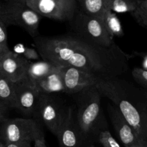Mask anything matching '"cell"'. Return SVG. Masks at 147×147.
<instances>
[{
	"mask_svg": "<svg viewBox=\"0 0 147 147\" xmlns=\"http://www.w3.org/2000/svg\"><path fill=\"white\" fill-rule=\"evenodd\" d=\"M34 43L42 60L60 67H77L102 78L125 74L131 57L116 43L104 47L73 32L53 37L39 35Z\"/></svg>",
	"mask_w": 147,
	"mask_h": 147,
	"instance_id": "obj_1",
	"label": "cell"
},
{
	"mask_svg": "<svg viewBox=\"0 0 147 147\" xmlns=\"http://www.w3.org/2000/svg\"><path fill=\"white\" fill-rule=\"evenodd\" d=\"M96 86L119 109L139 139L147 142V90L120 76L103 78Z\"/></svg>",
	"mask_w": 147,
	"mask_h": 147,
	"instance_id": "obj_2",
	"label": "cell"
},
{
	"mask_svg": "<svg viewBox=\"0 0 147 147\" xmlns=\"http://www.w3.org/2000/svg\"><path fill=\"white\" fill-rule=\"evenodd\" d=\"M74 96L76 121L87 145L97 142L99 134L109 129L101 108L102 95L96 86L84 89Z\"/></svg>",
	"mask_w": 147,
	"mask_h": 147,
	"instance_id": "obj_3",
	"label": "cell"
},
{
	"mask_svg": "<svg viewBox=\"0 0 147 147\" xmlns=\"http://www.w3.org/2000/svg\"><path fill=\"white\" fill-rule=\"evenodd\" d=\"M42 16L27 5L26 2L0 1V18L7 27L17 26L24 29L33 39L40 35L39 27Z\"/></svg>",
	"mask_w": 147,
	"mask_h": 147,
	"instance_id": "obj_4",
	"label": "cell"
},
{
	"mask_svg": "<svg viewBox=\"0 0 147 147\" xmlns=\"http://www.w3.org/2000/svg\"><path fill=\"white\" fill-rule=\"evenodd\" d=\"M70 22L71 32L88 41L104 47H110L116 43L114 38L108 32L101 17L79 10Z\"/></svg>",
	"mask_w": 147,
	"mask_h": 147,
	"instance_id": "obj_5",
	"label": "cell"
},
{
	"mask_svg": "<svg viewBox=\"0 0 147 147\" xmlns=\"http://www.w3.org/2000/svg\"><path fill=\"white\" fill-rule=\"evenodd\" d=\"M68 107L57 94H40L32 117L56 136Z\"/></svg>",
	"mask_w": 147,
	"mask_h": 147,
	"instance_id": "obj_6",
	"label": "cell"
},
{
	"mask_svg": "<svg viewBox=\"0 0 147 147\" xmlns=\"http://www.w3.org/2000/svg\"><path fill=\"white\" fill-rule=\"evenodd\" d=\"M42 137L45 134L42 125L34 119H7L1 123L0 140L2 144L22 142L32 143Z\"/></svg>",
	"mask_w": 147,
	"mask_h": 147,
	"instance_id": "obj_7",
	"label": "cell"
},
{
	"mask_svg": "<svg viewBox=\"0 0 147 147\" xmlns=\"http://www.w3.org/2000/svg\"><path fill=\"white\" fill-rule=\"evenodd\" d=\"M28 7L45 17L58 21L70 22L77 12V7L56 0H25Z\"/></svg>",
	"mask_w": 147,
	"mask_h": 147,
	"instance_id": "obj_8",
	"label": "cell"
},
{
	"mask_svg": "<svg viewBox=\"0 0 147 147\" xmlns=\"http://www.w3.org/2000/svg\"><path fill=\"white\" fill-rule=\"evenodd\" d=\"M65 93L75 95L84 89L96 86L103 78L96 74L72 67H62Z\"/></svg>",
	"mask_w": 147,
	"mask_h": 147,
	"instance_id": "obj_9",
	"label": "cell"
},
{
	"mask_svg": "<svg viewBox=\"0 0 147 147\" xmlns=\"http://www.w3.org/2000/svg\"><path fill=\"white\" fill-rule=\"evenodd\" d=\"M60 147H87L78 125L74 106L70 105L57 136Z\"/></svg>",
	"mask_w": 147,
	"mask_h": 147,
	"instance_id": "obj_10",
	"label": "cell"
},
{
	"mask_svg": "<svg viewBox=\"0 0 147 147\" xmlns=\"http://www.w3.org/2000/svg\"><path fill=\"white\" fill-rule=\"evenodd\" d=\"M16 109L28 117H32L41 93L27 78L14 83Z\"/></svg>",
	"mask_w": 147,
	"mask_h": 147,
	"instance_id": "obj_11",
	"label": "cell"
},
{
	"mask_svg": "<svg viewBox=\"0 0 147 147\" xmlns=\"http://www.w3.org/2000/svg\"><path fill=\"white\" fill-rule=\"evenodd\" d=\"M30 61L12 51L0 56V73L15 83L27 77Z\"/></svg>",
	"mask_w": 147,
	"mask_h": 147,
	"instance_id": "obj_12",
	"label": "cell"
},
{
	"mask_svg": "<svg viewBox=\"0 0 147 147\" xmlns=\"http://www.w3.org/2000/svg\"><path fill=\"white\" fill-rule=\"evenodd\" d=\"M108 113L112 126L123 146L129 147L140 139L133 127L112 103L108 105Z\"/></svg>",
	"mask_w": 147,
	"mask_h": 147,
	"instance_id": "obj_13",
	"label": "cell"
},
{
	"mask_svg": "<svg viewBox=\"0 0 147 147\" xmlns=\"http://www.w3.org/2000/svg\"><path fill=\"white\" fill-rule=\"evenodd\" d=\"M34 86L41 94L65 93L62 67H56L44 78L37 80Z\"/></svg>",
	"mask_w": 147,
	"mask_h": 147,
	"instance_id": "obj_14",
	"label": "cell"
},
{
	"mask_svg": "<svg viewBox=\"0 0 147 147\" xmlns=\"http://www.w3.org/2000/svg\"><path fill=\"white\" fill-rule=\"evenodd\" d=\"M57 67L58 66L46 60L30 61L26 78L34 84L37 80L44 78Z\"/></svg>",
	"mask_w": 147,
	"mask_h": 147,
	"instance_id": "obj_15",
	"label": "cell"
},
{
	"mask_svg": "<svg viewBox=\"0 0 147 147\" xmlns=\"http://www.w3.org/2000/svg\"><path fill=\"white\" fill-rule=\"evenodd\" d=\"M0 101L9 109H16L14 83L0 73Z\"/></svg>",
	"mask_w": 147,
	"mask_h": 147,
	"instance_id": "obj_16",
	"label": "cell"
},
{
	"mask_svg": "<svg viewBox=\"0 0 147 147\" xmlns=\"http://www.w3.org/2000/svg\"><path fill=\"white\" fill-rule=\"evenodd\" d=\"M108 32L114 38L115 37H122L124 34L121 21L116 13L106 9L101 17Z\"/></svg>",
	"mask_w": 147,
	"mask_h": 147,
	"instance_id": "obj_17",
	"label": "cell"
},
{
	"mask_svg": "<svg viewBox=\"0 0 147 147\" xmlns=\"http://www.w3.org/2000/svg\"><path fill=\"white\" fill-rule=\"evenodd\" d=\"M80 10L90 15L101 17L106 9L103 0H76Z\"/></svg>",
	"mask_w": 147,
	"mask_h": 147,
	"instance_id": "obj_18",
	"label": "cell"
},
{
	"mask_svg": "<svg viewBox=\"0 0 147 147\" xmlns=\"http://www.w3.org/2000/svg\"><path fill=\"white\" fill-rule=\"evenodd\" d=\"M106 9L115 13H133L139 7V3L129 0H103Z\"/></svg>",
	"mask_w": 147,
	"mask_h": 147,
	"instance_id": "obj_19",
	"label": "cell"
},
{
	"mask_svg": "<svg viewBox=\"0 0 147 147\" xmlns=\"http://www.w3.org/2000/svg\"><path fill=\"white\" fill-rule=\"evenodd\" d=\"M103 147H121L119 142L112 136L110 131H103L100 132L98 137V141Z\"/></svg>",
	"mask_w": 147,
	"mask_h": 147,
	"instance_id": "obj_20",
	"label": "cell"
},
{
	"mask_svg": "<svg viewBox=\"0 0 147 147\" xmlns=\"http://www.w3.org/2000/svg\"><path fill=\"white\" fill-rule=\"evenodd\" d=\"M7 27L4 22L0 18V56L11 51L7 43Z\"/></svg>",
	"mask_w": 147,
	"mask_h": 147,
	"instance_id": "obj_21",
	"label": "cell"
},
{
	"mask_svg": "<svg viewBox=\"0 0 147 147\" xmlns=\"http://www.w3.org/2000/svg\"><path fill=\"white\" fill-rule=\"evenodd\" d=\"M131 75L136 83L147 89V70L141 67H135L132 70Z\"/></svg>",
	"mask_w": 147,
	"mask_h": 147,
	"instance_id": "obj_22",
	"label": "cell"
},
{
	"mask_svg": "<svg viewBox=\"0 0 147 147\" xmlns=\"http://www.w3.org/2000/svg\"><path fill=\"white\" fill-rule=\"evenodd\" d=\"M22 55L28 60L29 61H32V60H34V61H38V60H41V56L39 54L38 51L37 49L31 48V47H26V48L23 49Z\"/></svg>",
	"mask_w": 147,
	"mask_h": 147,
	"instance_id": "obj_23",
	"label": "cell"
},
{
	"mask_svg": "<svg viewBox=\"0 0 147 147\" xmlns=\"http://www.w3.org/2000/svg\"><path fill=\"white\" fill-rule=\"evenodd\" d=\"M134 18L136 20L139 24H141L143 27L147 28V12L141 9L140 7H138L137 9L133 13H131Z\"/></svg>",
	"mask_w": 147,
	"mask_h": 147,
	"instance_id": "obj_24",
	"label": "cell"
},
{
	"mask_svg": "<svg viewBox=\"0 0 147 147\" xmlns=\"http://www.w3.org/2000/svg\"><path fill=\"white\" fill-rule=\"evenodd\" d=\"M9 110V109L4 103L0 101V123H2L7 119V116Z\"/></svg>",
	"mask_w": 147,
	"mask_h": 147,
	"instance_id": "obj_25",
	"label": "cell"
},
{
	"mask_svg": "<svg viewBox=\"0 0 147 147\" xmlns=\"http://www.w3.org/2000/svg\"><path fill=\"white\" fill-rule=\"evenodd\" d=\"M3 147H32L31 142H22L17 143H9L2 144Z\"/></svg>",
	"mask_w": 147,
	"mask_h": 147,
	"instance_id": "obj_26",
	"label": "cell"
},
{
	"mask_svg": "<svg viewBox=\"0 0 147 147\" xmlns=\"http://www.w3.org/2000/svg\"><path fill=\"white\" fill-rule=\"evenodd\" d=\"M34 147H47L46 144L45 138H39L34 142Z\"/></svg>",
	"mask_w": 147,
	"mask_h": 147,
	"instance_id": "obj_27",
	"label": "cell"
},
{
	"mask_svg": "<svg viewBox=\"0 0 147 147\" xmlns=\"http://www.w3.org/2000/svg\"><path fill=\"white\" fill-rule=\"evenodd\" d=\"M129 147H147V142L142 139H139L138 142Z\"/></svg>",
	"mask_w": 147,
	"mask_h": 147,
	"instance_id": "obj_28",
	"label": "cell"
},
{
	"mask_svg": "<svg viewBox=\"0 0 147 147\" xmlns=\"http://www.w3.org/2000/svg\"><path fill=\"white\" fill-rule=\"evenodd\" d=\"M56 1H60V2L65 3V4H69V5H71L73 7H77V2H76V0H56Z\"/></svg>",
	"mask_w": 147,
	"mask_h": 147,
	"instance_id": "obj_29",
	"label": "cell"
},
{
	"mask_svg": "<svg viewBox=\"0 0 147 147\" xmlns=\"http://www.w3.org/2000/svg\"><path fill=\"white\" fill-rule=\"evenodd\" d=\"M139 7L147 12V0H139Z\"/></svg>",
	"mask_w": 147,
	"mask_h": 147,
	"instance_id": "obj_30",
	"label": "cell"
},
{
	"mask_svg": "<svg viewBox=\"0 0 147 147\" xmlns=\"http://www.w3.org/2000/svg\"><path fill=\"white\" fill-rule=\"evenodd\" d=\"M1 1H7V2H25V0H0Z\"/></svg>",
	"mask_w": 147,
	"mask_h": 147,
	"instance_id": "obj_31",
	"label": "cell"
},
{
	"mask_svg": "<svg viewBox=\"0 0 147 147\" xmlns=\"http://www.w3.org/2000/svg\"><path fill=\"white\" fill-rule=\"evenodd\" d=\"M143 68L147 70V55L144 57V62H143Z\"/></svg>",
	"mask_w": 147,
	"mask_h": 147,
	"instance_id": "obj_32",
	"label": "cell"
},
{
	"mask_svg": "<svg viewBox=\"0 0 147 147\" xmlns=\"http://www.w3.org/2000/svg\"><path fill=\"white\" fill-rule=\"evenodd\" d=\"M129 1H134V2H137V3H139V0H129Z\"/></svg>",
	"mask_w": 147,
	"mask_h": 147,
	"instance_id": "obj_33",
	"label": "cell"
},
{
	"mask_svg": "<svg viewBox=\"0 0 147 147\" xmlns=\"http://www.w3.org/2000/svg\"><path fill=\"white\" fill-rule=\"evenodd\" d=\"M87 147H96V146H95L93 144H90V145H88Z\"/></svg>",
	"mask_w": 147,
	"mask_h": 147,
	"instance_id": "obj_34",
	"label": "cell"
},
{
	"mask_svg": "<svg viewBox=\"0 0 147 147\" xmlns=\"http://www.w3.org/2000/svg\"><path fill=\"white\" fill-rule=\"evenodd\" d=\"M0 147H3V145L1 143H0Z\"/></svg>",
	"mask_w": 147,
	"mask_h": 147,
	"instance_id": "obj_35",
	"label": "cell"
},
{
	"mask_svg": "<svg viewBox=\"0 0 147 147\" xmlns=\"http://www.w3.org/2000/svg\"></svg>",
	"mask_w": 147,
	"mask_h": 147,
	"instance_id": "obj_36",
	"label": "cell"
}]
</instances>
